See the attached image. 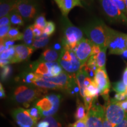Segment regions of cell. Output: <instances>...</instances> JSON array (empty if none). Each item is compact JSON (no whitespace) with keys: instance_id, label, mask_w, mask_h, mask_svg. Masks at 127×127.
Returning a JSON list of instances; mask_svg holds the SVG:
<instances>
[{"instance_id":"8992f818","label":"cell","mask_w":127,"mask_h":127,"mask_svg":"<svg viewBox=\"0 0 127 127\" xmlns=\"http://www.w3.org/2000/svg\"><path fill=\"white\" fill-rule=\"evenodd\" d=\"M60 99V95L52 94L38 101L35 106L39 109L41 117H49L56 113L59 109Z\"/></svg>"},{"instance_id":"83f0119b","label":"cell","mask_w":127,"mask_h":127,"mask_svg":"<svg viewBox=\"0 0 127 127\" xmlns=\"http://www.w3.org/2000/svg\"><path fill=\"white\" fill-rule=\"evenodd\" d=\"M15 53V45L11 47L8 50H5L4 52L1 53L0 60H11L13 58Z\"/></svg>"},{"instance_id":"7402d4cb","label":"cell","mask_w":127,"mask_h":127,"mask_svg":"<svg viewBox=\"0 0 127 127\" xmlns=\"http://www.w3.org/2000/svg\"><path fill=\"white\" fill-rule=\"evenodd\" d=\"M50 41V37L48 36L45 33H43L41 36L38 38H35L34 41L33 42L32 47L35 50L36 49L41 48L45 47L46 45L48 44Z\"/></svg>"},{"instance_id":"4fadbf2b","label":"cell","mask_w":127,"mask_h":127,"mask_svg":"<svg viewBox=\"0 0 127 127\" xmlns=\"http://www.w3.org/2000/svg\"><path fill=\"white\" fill-rule=\"evenodd\" d=\"M36 74L38 77L44 79L46 81L51 82L56 84L58 86L61 87L63 89H65L67 91L70 87L73 79L75 78V74H69L65 71H63L59 75L54 77H45L39 74Z\"/></svg>"},{"instance_id":"836d02e7","label":"cell","mask_w":127,"mask_h":127,"mask_svg":"<svg viewBox=\"0 0 127 127\" xmlns=\"http://www.w3.org/2000/svg\"><path fill=\"white\" fill-rule=\"evenodd\" d=\"M55 30V25L52 21H48L47 25L44 30V33L48 36H51L54 34Z\"/></svg>"},{"instance_id":"7bdbcfd3","label":"cell","mask_w":127,"mask_h":127,"mask_svg":"<svg viewBox=\"0 0 127 127\" xmlns=\"http://www.w3.org/2000/svg\"><path fill=\"white\" fill-rule=\"evenodd\" d=\"M101 51V47L99 46L94 44L93 47V52H92V55H96Z\"/></svg>"},{"instance_id":"4dcf8cb0","label":"cell","mask_w":127,"mask_h":127,"mask_svg":"<svg viewBox=\"0 0 127 127\" xmlns=\"http://www.w3.org/2000/svg\"><path fill=\"white\" fill-rule=\"evenodd\" d=\"M11 25H6V26L0 27V40L1 43L4 42L7 40V37L8 34L9 30L11 29Z\"/></svg>"},{"instance_id":"ab89813d","label":"cell","mask_w":127,"mask_h":127,"mask_svg":"<svg viewBox=\"0 0 127 127\" xmlns=\"http://www.w3.org/2000/svg\"><path fill=\"white\" fill-rule=\"evenodd\" d=\"M33 28V33H34V35L35 38L39 37L43 34L44 30L41 29V28L38 27L37 26L33 24L32 25Z\"/></svg>"},{"instance_id":"60d3db41","label":"cell","mask_w":127,"mask_h":127,"mask_svg":"<svg viewBox=\"0 0 127 127\" xmlns=\"http://www.w3.org/2000/svg\"><path fill=\"white\" fill-rule=\"evenodd\" d=\"M10 18H9V15L5 16L2 18H0V27L6 26V25H11Z\"/></svg>"},{"instance_id":"d6986e66","label":"cell","mask_w":127,"mask_h":127,"mask_svg":"<svg viewBox=\"0 0 127 127\" xmlns=\"http://www.w3.org/2000/svg\"><path fill=\"white\" fill-rule=\"evenodd\" d=\"M76 79H77V82L78 87L79 88V93H80L81 96L82 98L85 96V85H84V82H85V79L86 78L88 77V74L86 71H85L84 68L81 66L79 70L76 73Z\"/></svg>"},{"instance_id":"44dd1931","label":"cell","mask_w":127,"mask_h":127,"mask_svg":"<svg viewBox=\"0 0 127 127\" xmlns=\"http://www.w3.org/2000/svg\"><path fill=\"white\" fill-rule=\"evenodd\" d=\"M35 37L33 33L32 25H30L25 30L23 33V42L25 45L32 47L33 42H34Z\"/></svg>"},{"instance_id":"e575fe53","label":"cell","mask_w":127,"mask_h":127,"mask_svg":"<svg viewBox=\"0 0 127 127\" xmlns=\"http://www.w3.org/2000/svg\"><path fill=\"white\" fill-rule=\"evenodd\" d=\"M28 114H30V115L32 118L34 120L37 121L40 118L41 115L39 113V109H38V108L36 107H34L31 108H30L27 110Z\"/></svg>"},{"instance_id":"f5cc1de1","label":"cell","mask_w":127,"mask_h":127,"mask_svg":"<svg viewBox=\"0 0 127 127\" xmlns=\"http://www.w3.org/2000/svg\"><path fill=\"white\" fill-rule=\"evenodd\" d=\"M5 96V93L4 90L3 88L2 84H0V97L1 98H3Z\"/></svg>"},{"instance_id":"11a10c76","label":"cell","mask_w":127,"mask_h":127,"mask_svg":"<svg viewBox=\"0 0 127 127\" xmlns=\"http://www.w3.org/2000/svg\"><path fill=\"white\" fill-rule=\"evenodd\" d=\"M121 55H123L124 58H125V59H127V48L124 51V52L122 53Z\"/></svg>"},{"instance_id":"30bf717a","label":"cell","mask_w":127,"mask_h":127,"mask_svg":"<svg viewBox=\"0 0 127 127\" xmlns=\"http://www.w3.org/2000/svg\"><path fill=\"white\" fill-rule=\"evenodd\" d=\"M24 20L29 21L37 14V6L34 0H18L15 8Z\"/></svg>"},{"instance_id":"816d5d0a","label":"cell","mask_w":127,"mask_h":127,"mask_svg":"<svg viewBox=\"0 0 127 127\" xmlns=\"http://www.w3.org/2000/svg\"><path fill=\"white\" fill-rule=\"evenodd\" d=\"M93 81V80L91 78H90V77H87L86 78H85V82H84V85H85V88H86V87H87L88 86H89V85H90V84L92 83Z\"/></svg>"},{"instance_id":"8d00e7d4","label":"cell","mask_w":127,"mask_h":127,"mask_svg":"<svg viewBox=\"0 0 127 127\" xmlns=\"http://www.w3.org/2000/svg\"><path fill=\"white\" fill-rule=\"evenodd\" d=\"M112 1L115 3L119 9L125 15H127V10L126 6H125V2L124 0H112Z\"/></svg>"},{"instance_id":"f6af8a7d","label":"cell","mask_w":127,"mask_h":127,"mask_svg":"<svg viewBox=\"0 0 127 127\" xmlns=\"http://www.w3.org/2000/svg\"><path fill=\"white\" fill-rule=\"evenodd\" d=\"M115 127V125L112 124H111L110 122L107 120V119L105 117H104L102 127Z\"/></svg>"},{"instance_id":"c3c4849f","label":"cell","mask_w":127,"mask_h":127,"mask_svg":"<svg viewBox=\"0 0 127 127\" xmlns=\"http://www.w3.org/2000/svg\"><path fill=\"white\" fill-rule=\"evenodd\" d=\"M119 104L120 105V106L122 107V108L127 112V99L125 100V101L119 102Z\"/></svg>"},{"instance_id":"7a4b0ae2","label":"cell","mask_w":127,"mask_h":127,"mask_svg":"<svg viewBox=\"0 0 127 127\" xmlns=\"http://www.w3.org/2000/svg\"><path fill=\"white\" fill-rule=\"evenodd\" d=\"M82 31L88 39L101 48L107 47V25L102 21L96 20L88 23L82 28Z\"/></svg>"},{"instance_id":"484cf974","label":"cell","mask_w":127,"mask_h":127,"mask_svg":"<svg viewBox=\"0 0 127 127\" xmlns=\"http://www.w3.org/2000/svg\"><path fill=\"white\" fill-rule=\"evenodd\" d=\"M9 15L10 21L12 24L18 26H23L24 24V21L21 15L15 9L12 11Z\"/></svg>"},{"instance_id":"680465c9","label":"cell","mask_w":127,"mask_h":127,"mask_svg":"<svg viewBox=\"0 0 127 127\" xmlns=\"http://www.w3.org/2000/svg\"><path fill=\"white\" fill-rule=\"evenodd\" d=\"M0 1H1V2H2V1H4V0H0Z\"/></svg>"},{"instance_id":"4316f807","label":"cell","mask_w":127,"mask_h":127,"mask_svg":"<svg viewBox=\"0 0 127 127\" xmlns=\"http://www.w3.org/2000/svg\"><path fill=\"white\" fill-rule=\"evenodd\" d=\"M23 39V33H21L17 28H11L8 34L7 39L12 41H20Z\"/></svg>"},{"instance_id":"9c48e42d","label":"cell","mask_w":127,"mask_h":127,"mask_svg":"<svg viewBox=\"0 0 127 127\" xmlns=\"http://www.w3.org/2000/svg\"><path fill=\"white\" fill-rule=\"evenodd\" d=\"M102 9L112 21L127 23L126 15L117 7L112 0H99Z\"/></svg>"},{"instance_id":"cb8c5ba5","label":"cell","mask_w":127,"mask_h":127,"mask_svg":"<svg viewBox=\"0 0 127 127\" xmlns=\"http://www.w3.org/2000/svg\"><path fill=\"white\" fill-rule=\"evenodd\" d=\"M85 105L81 102L79 99H77V107L75 113V118L78 120H85L87 118V113L85 112Z\"/></svg>"},{"instance_id":"f1b7e54d","label":"cell","mask_w":127,"mask_h":127,"mask_svg":"<svg viewBox=\"0 0 127 127\" xmlns=\"http://www.w3.org/2000/svg\"><path fill=\"white\" fill-rule=\"evenodd\" d=\"M47 22L48 21H46L45 15L44 14H42L38 16L35 18L34 25H36V26L41 28V29L44 30L46 25H47Z\"/></svg>"},{"instance_id":"74e56055","label":"cell","mask_w":127,"mask_h":127,"mask_svg":"<svg viewBox=\"0 0 127 127\" xmlns=\"http://www.w3.org/2000/svg\"><path fill=\"white\" fill-rule=\"evenodd\" d=\"M44 121H46L50 124V127H61V124L58 123L54 118H52L51 116L47 117L44 119Z\"/></svg>"},{"instance_id":"db71d44e","label":"cell","mask_w":127,"mask_h":127,"mask_svg":"<svg viewBox=\"0 0 127 127\" xmlns=\"http://www.w3.org/2000/svg\"><path fill=\"white\" fill-rule=\"evenodd\" d=\"M0 53H2V52H4L5 50V46L4 43H1L0 45Z\"/></svg>"},{"instance_id":"9a60e30c","label":"cell","mask_w":127,"mask_h":127,"mask_svg":"<svg viewBox=\"0 0 127 127\" xmlns=\"http://www.w3.org/2000/svg\"><path fill=\"white\" fill-rule=\"evenodd\" d=\"M15 55L11 60V64L20 63L28 60L35 51L32 47H29L25 44L15 45Z\"/></svg>"},{"instance_id":"d6a6232c","label":"cell","mask_w":127,"mask_h":127,"mask_svg":"<svg viewBox=\"0 0 127 127\" xmlns=\"http://www.w3.org/2000/svg\"><path fill=\"white\" fill-rule=\"evenodd\" d=\"M36 75L35 73L31 72H26L24 75L23 81L27 84H33V82L36 79Z\"/></svg>"},{"instance_id":"5bb4252c","label":"cell","mask_w":127,"mask_h":127,"mask_svg":"<svg viewBox=\"0 0 127 127\" xmlns=\"http://www.w3.org/2000/svg\"><path fill=\"white\" fill-rule=\"evenodd\" d=\"M12 114L20 127H34L37 122L30 115L27 110L21 108L14 109Z\"/></svg>"},{"instance_id":"52a82bcc","label":"cell","mask_w":127,"mask_h":127,"mask_svg":"<svg viewBox=\"0 0 127 127\" xmlns=\"http://www.w3.org/2000/svg\"><path fill=\"white\" fill-rule=\"evenodd\" d=\"M41 91L25 85L17 87L14 92V99L16 102L23 104L27 107L28 104L41 95Z\"/></svg>"},{"instance_id":"1f68e13d","label":"cell","mask_w":127,"mask_h":127,"mask_svg":"<svg viewBox=\"0 0 127 127\" xmlns=\"http://www.w3.org/2000/svg\"><path fill=\"white\" fill-rule=\"evenodd\" d=\"M127 86L123 81L117 82L113 84V90L117 93H125Z\"/></svg>"},{"instance_id":"2e32d148","label":"cell","mask_w":127,"mask_h":127,"mask_svg":"<svg viewBox=\"0 0 127 127\" xmlns=\"http://www.w3.org/2000/svg\"><path fill=\"white\" fill-rule=\"evenodd\" d=\"M64 17H67L70 11L75 7H82L81 0H55Z\"/></svg>"},{"instance_id":"6da1fadb","label":"cell","mask_w":127,"mask_h":127,"mask_svg":"<svg viewBox=\"0 0 127 127\" xmlns=\"http://www.w3.org/2000/svg\"><path fill=\"white\" fill-rule=\"evenodd\" d=\"M61 24L64 34L61 42L62 45L64 48L74 51L84 38L82 31L73 25L67 17H62Z\"/></svg>"},{"instance_id":"f35d334b","label":"cell","mask_w":127,"mask_h":127,"mask_svg":"<svg viewBox=\"0 0 127 127\" xmlns=\"http://www.w3.org/2000/svg\"><path fill=\"white\" fill-rule=\"evenodd\" d=\"M67 127H87L86 119L82 120H78L74 124H71L68 125Z\"/></svg>"},{"instance_id":"d590c367","label":"cell","mask_w":127,"mask_h":127,"mask_svg":"<svg viewBox=\"0 0 127 127\" xmlns=\"http://www.w3.org/2000/svg\"><path fill=\"white\" fill-rule=\"evenodd\" d=\"M84 101V105H85V108L87 112L91 108V107H93L94 101L95 98L92 97V96H88V95H85V96L83 98Z\"/></svg>"},{"instance_id":"bcb514c9","label":"cell","mask_w":127,"mask_h":127,"mask_svg":"<svg viewBox=\"0 0 127 127\" xmlns=\"http://www.w3.org/2000/svg\"><path fill=\"white\" fill-rule=\"evenodd\" d=\"M36 127H50V124L46 121H42L36 125Z\"/></svg>"},{"instance_id":"f907efd6","label":"cell","mask_w":127,"mask_h":127,"mask_svg":"<svg viewBox=\"0 0 127 127\" xmlns=\"http://www.w3.org/2000/svg\"><path fill=\"white\" fill-rule=\"evenodd\" d=\"M123 81L125 84V85L127 87V67L125 69L124 72L123 76Z\"/></svg>"},{"instance_id":"94428289","label":"cell","mask_w":127,"mask_h":127,"mask_svg":"<svg viewBox=\"0 0 127 127\" xmlns=\"http://www.w3.org/2000/svg\"></svg>"},{"instance_id":"7dc6e473","label":"cell","mask_w":127,"mask_h":127,"mask_svg":"<svg viewBox=\"0 0 127 127\" xmlns=\"http://www.w3.org/2000/svg\"><path fill=\"white\" fill-rule=\"evenodd\" d=\"M11 64V61L9 60H0V65L1 68L3 66L8 65V64Z\"/></svg>"},{"instance_id":"e0dca14e","label":"cell","mask_w":127,"mask_h":127,"mask_svg":"<svg viewBox=\"0 0 127 127\" xmlns=\"http://www.w3.org/2000/svg\"><path fill=\"white\" fill-rule=\"evenodd\" d=\"M60 52H61L55 51L53 48H47L42 52L38 61L39 62H49V63L56 62L59 58Z\"/></svg>"},{"instance_id":"603a6c76","label":"cell","mask_w":127,"mask_h":127,"mask_svg":"<svg viewBox=\"0 0 127 127\" xmlns=\"http://www.w3.org/2000/svg\"><path fill=\"white\" fill-rule=\"evenodd\" d=\"M108 48H101V51L96 55V62L98 68L105 69L106 51Z\"/></svg>"},{"instance_id":"ffe728a7","label":"cell","mask_w":127,"mask_h":127,"mask_svg":"<svg viewBox=\"0 0 127 127\" xmlns=\"http://www.w3.org/2000/svg\"><path fill=\"white\" fill-rule=\"evenodd\" d=\"M37 77V76H36ZM33 84L36 87L42 89H50V90H58V89H63L61 87L58 86L56 84L52 83L51 82H48L44 79L38 77L33 82Z\"/></svg>"},{"instance_id":"9f6ffc18","label":"cell","mask_w":127,"mask_h":127,"mask_svg":"<svg viewBox=\"0 0 127 127\" xmlns=\"http://www.w3.org/2000/svg\"><path fill=\"white\" fill-rule=\"evenodd\" d=\"M125 2V6H126V8H127V0H124Z\"/></svg>"},{"instance_id":"7c38bea8","label":"cell","mask_w":127,"mask_h":127,"mask_svg":"<svg viewBox=\"0 0 127 127\" xmlns=\"http://www.w3.org/2000/svg\"><path fill=\"white\" fill-rule=\"evenodd\" d=\"M94 44L90 39L83 38L74 50L82 65L86 64L91 57Z\"/></svg>"},{"instance_id":"5b68a950","label":"cell","mask_w":127,"mask_h":127,"mask_svg":"<svg viewBox=\"0 0 127 127\" xmlns=\"http://www.w3.org/2000/svg\"><path fill=\"white\" fill-rule=\"evenodd\" d=\"M58 62L65 72L70 74H74V73L77 72L82 66L75 52L64 48L60 52Z\"/></svg>"},{"instance_id":"681fc988","label":"cell","mask_w":127,"mask_h":127,"mask_svg":"<svg viewBox=\"0 0 127 127\" xmlns=\"http://www.w3.org/2000/svg\"><path fill=\"white\" fill-rule=\"evenodd\" d=\"M114 127H127V115L126 118L119 124L115 125Z\"/></svg>"},{"instance_id":"3957f363","label":"cell","mask_w":127,"mask_h":127,"mask_svg":"<svg viewBox=\"0 0 127 127\" xmlns=\"http://www.w3.org/2000/svg\"><path fill=\"white\" fill-rule=\"evenodd\" d=\"M107 46L111 54L121 55L127 49L126 42L127 35L115 31L107 26Z\"/></svg>"},{"instance_id":"ac0fdd59","label":"cell","mask_w":127,"mask_h":127,"mask_svg":"<svg viewBox=\"0 0 127 127\" xmlns=\"http://www.w3.org/2000/svg\"><path fill=\"white\" fill-rule=\"evenodd\" d=\"M18 0H4L0 4V17L8 15L15 8Z\"/></svg>"},{"instance_id":"6f0895ef","label":"cell","mask_w":127,"mask_h":127,"mask_svg":"<svg viewBox=\"0 0 127 127\" xmlns=\"http://www.w3.org/2000/svg\"><path fill=\"white\" fill-rule=\"evenodd\" d=\"M125 93H126V94H127V88H126V91H125Z\"/></svg>"},{"instance_id":"b9f144b4","label":"cell","mask_w":127,"mask_h":127,"mask_svg":"<svg viewBox=\"0 0 127 127\" xmlns=\"http://www.w3.org/2000/svg\"><path fill=\"white\" fill-rule=\"evenodd\" d=\"M114 99L117 100V101L121 102V101H125L127 99V94L126 93H117L115 95V98Z\"/></svg>"},{"instance_id":"8fae6325","label":"cell","mask_w":127,"mask_h":127,"mask_svg":"<svg viewBox=\"0 0 127 127\" xmlns=\"http://www.w3.org/2000/svg\"><path fill=\"white\" fill-rule=\"evenodd\" d=\"M94 81L96 84L99 88L101 94L105 99V101L108 100L109 92L110 90V82L108 77L106 69L98 68L95 74Z\"/></svg>"},{"instance_id":"f546056e","label":"cell","mask_w":127,"mask_h":127,"mask_svg":"<svg viewBox=\"0 0 127 127\" xmlns=\"http://www.w3.org/2000/svg\"><path fill=\"white\" fill-rule=\"evenodd\" d=\"M1 68V79L2 81H5L12 74V68L10 65H6Z\"/></svg>"},{"instance_id":"91938a15","label":"cell","mask_w":127,"mask_h":127,"mask_svg":"<svg viewBox=\"0 0 127 127\" xmlns=\"http://www.w3.org/2000/svg\"><path fill=\"white\" fill-rule=\"evenodd\" d=\"M54 1H55V0H54Z\"/></svg>"},{"instance_id":"277c9868","label":"cell","mask_w":127,"mask_h":127,"mask_svg":"<svg viewBox=\"0 0 127 127\" xmlns=\"http://www.w3.org/2000/svg\"><path fill=\"white\" fill-rule=\"evenodd\" d=\"M105 102V117L111 124L115 126L126 118L127 112L122 108L119 101L115 99H109Z\"/></svg>"},{"instance_id":"ba28073f","label":"cell","mask_w":127,"mask_h":127,"mask_svg":"<svg viewBox=\"0 0 127 127\" xmlns=\"http://www.w3.org/2000/svg\"><path fill=\"white\" fill-rule=\"evenodd\" d=\"M104 117V107L96 102V98H95L93 107L87 112V127H102Z\"/></svg>"},{"instance_id":"d4e9b609","label":"cell","mask_w":127,"mask_h":127,"mask_svg":"<svg viewBox=\"0 0 127 127\" xmlns=\"http://www.w3.org/2000/svg\"><path fill=\"white\" fill-rule=\"evenodd\" d=\"M84 93H85V96L88 95V96H92L94 98H97L98 95L100 94V91L97 85L94 81V79L92 83L85 88Z\"/></svg>"},{"instance_id":"ee69618b","label":"cell","mask_w":127,"mask_h":127,"mask_svg":"<svg viewBox=\"0 0 127 127\" xmlns=\"http://www.w3.org/2000/svg\"><path fill=\"white\" fill-rule=\"evenodd\" d=\"M52 48L55 51H57L61 52L62 50L63 49V47L61 43H59V42H57V43H55L54 44L53 47H52Z\"/></svg>"}]
</instances>
